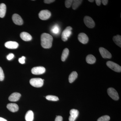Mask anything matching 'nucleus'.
Segmentation results:
<instances>
[{
    "mask_svg": "<svg viewBox=\"0 0 121 121\" xmlns=\"http://www.w3.org/2000/svg\"><path fill=\"white\" fill-rule=\"evenodd\" d=\"M101 0H95V2H96V4L98 6H99L101 4Z\"/></svg>",
    "mask_w": 121,
    "mask_h": 121,
    "instance_id": "nucleus-34",
    "label": "nucleus"
},
{
    "mask_svg": "<svg viewBox=\"0 0 121 121\" xmlns=\"http://www.w3.org/2000/svg\"><path fill=\"white\" fill-rule=\"evenodd\" d=\"M26 121H33L34 119V113L31 110H29L26 113L25 116Z\"/></svg>",
    "mask_w": 121,
    "mask_h": 121,
    "instance_id": "nucleus-18",
    "label": "nucleus"
},
{
    "mask_svg": "<svg viewBox=\"0 0 121 121\" xmlns=\"http://www.w3.org/2000/svg\"><path fill=\"white\" fill-rule=\"evenodd\" d=\"M41 45L44 48H49L52 45L53 37L50 34L43 33L41 36Z\"/></svg>",
    "mask_w": 121,
    "mask_h": 121,
    "instance_id": "nucleus-1",
    "label": "nucleus"
},
{
    "mask_svg": "<svg viewBox=\"0 0 121 121\" xmlns=\"http://www.w3.org/2000/svg\"><path fill=\"white\" fill-rule=\"evenodd\" d=\"M4 71L1 67H0V81H2L4 79Z\"/></svg>",
    "mask_w": 121,
    "mask_h": 121,
    "instance_id": "nucleus-28",
    "label": "nucleus"
},
{
    "mask_svg": "<svg viewBox=\"0 0 121 121\" xmlns=\"http://www.w3.org/2000/svg\"><path fill=\"white\" fill-rule=\"evenodd\" d=\"M44 80L40 78H33L30 80V83L32 86L36 87H40L43 86Z\"/></svg>",
    "mask_w": 121,
    "mask_h": 121,
    "instance_id": "nucleus-2",
    "label": "nucleus"
},
{
    "mask_svg": "<svg viewBox=\"0 0 121 121\" xmlns=\"http://www.w3.org/2000/svg\"><path fill=\"white\" fill-rule=\"evenodd\" d=\"M106 65L108 67L113 70L114 71L117 72H121V67L118 64L112 61H108L106 63Z\"/></svg>",
    "mask_w": 121,
    "mask_h": 121,
    "instance_id": "nucleus-4",
    "label": "nucleus"
},
{
    "mask_svg": "<svg viewBox=\"0 0 121 121\" xmlns=\"http://www.w3.org/2000/svg\"><path fill=\"white\" fill-rule=\"evenodd\" d=\"M113 40L115 43L118 47H121V36L120 35H117L114 36L113 38Z\"/></svg>",
    "mask_w": 121,
    "mask_h": 121,
    "instance_id": "nucleus-22",
    "label": "nucleus"
},
{
    "mask_svg": "<svg viewBox=\"0 0 121 121\" xmlns=\"http://www.w3.org/2000/svg\"><path fill=\"white\" fill-rule=\"evenodd\" d=\"M55 1V0H45L44 1V2L45 4H50L54 2Z\"/></svg>",
    "mask_w": 121,
    "mask_h": 121,
    "instance_id": "nucleus-32",
    "label": "nucleus"
},
{
    "mask_svg": "<svg viewBox=\"0 0 121 121\" xmlns=\"http://www.w3.org/2000/svg\"><path fill=\"white\" fill-rule=\"evenodd\" d=\"M7 108L9 110L13 112H17L19 110V107L15 103H9L7 105Z\"/></svg>",
    "mask_w": 121,
    "mask_h": 121,
    "instance_id": "nucleus-16",
    "label": "nucleus"
},
{
    "mask_svg": "<svg viewBox=\"0 0 121 121\" xmlns=\"http://www.w3.org/2000/svg\"><path fill=\"white\" fill-rule=\"evenodd\" d=\"M0 121H7L6 119H5L4 118H3L0 117Z\"/></svg>",
    "mask_w": 121,
    "mask_h": 121,
    "instance_id": "nucleus-35",
    "label": "nucleus"
},
{
    "mask_svg": "<svg viewBox=\"0 0 121 121\" xmlns=\"http://www.w3.org/2000/svg\"><path fill=\"white\" fill-rule=\"evenodd\" d=\"M110 119V117L108 115H104L100 117L98 119L97 121H109Z\"/></svg>",
    "mask_w": 121,
    "mask_h": 121,
    "instance_id": "nucleus-26",
    "label": "nucleus"
},
{
    "mask_svg": "<svg viewBox=\"0 0 121 121\" xmlns=\"http://www.w3.org/2000/svg\"><path fill=\"white\" fill-rule=\"evenodd\" d=\"M63 117L60 116H56L55 121H62Z\"/></svg>",
    "mask_w": 121,
    "mask_h": 121,
    "instance_id": "nucleus-31",
    "label": "nucleus"
},
{
    "mask_svg": "<svg viewBox=\"0 0 121 121\" xmlns=\"http://www.w3.org/2000/svg\"><path fill=\"white\" fill-rule=\"evenodd\" d=\"M78 111L75 109H72L70 111V115L69 117V121H75L79 115Z\"/></svg>",
    "mask_w": 121,
    "mask_h": 121,
    "instance_id": "nucleus-12",
    "label": "nucleus"
},
{
    "mask_svg": "<svg viewBox=\"0 0 121 121\" xmlns=\"http://www.w3.org/2000/svg\"><path fill=\"white\" fill-rule=\"evenodd\" d=\"M78 39L80 43L84 44H86L89 41V38L85 33H81L78 35Z\"/></svg>",
    "mask_w": 121,
    "mask_h": 121,
    "instance_id": "nucleus-11",
    "label": "nucleus"
},
{
    "mask_svg": "<svg viewBox=\"0 0 121 121\" xmlns=\"http://www.w3.org/2000/svg\"><path fill=\"white\" fill-rule=\"evenodd\" d=\"M88 1H89V2H93L94 1V0H89Z\"/></svg>",
    "mask_w": 121,
    "mask_h": 121,
    "instance_id": "nucleus-36",
    "label": "nucleus"
},
{
    "mask_svg": "<svg viewBox=\"0 0 121 121\" xmlns=\"http://www.w3.org/2000/svg\"><path fill=\"white\" fill-rule=\"evenodd\" d=\"M101 1L102 3L104 5H106L108 4V0H102Z\"/></svg>",
    "mask_w": 121,
    "mask_h": 121,
    "instance_id": "nucleus-33",
    "label": "nucleus"
},
{
    "mask_svg": "<svg viewBox=\"0 0 121 121\" xmlns=\"http://www.w3.org/2000/svg\"><path fill=\"white\" fill-rule=\"evenodd\" d=\"M72 29V27L71 26H68L65 30L63 31L62 33V39L63 41H67L68 37L70 36L72 34L71 30Z\"/></svg>",
    "mask_w": 121,
    "mask_h": 121,
    "instance_id": "nucleus-3",
    "label": "nucleus"
},
{
    "mask_svg": "<svg viewBox=\"0 0 121 121\" xmlns=\"http://www.w3.org/2000/svg\"><path fill=\"white\" fill-rule=\"evenodd\" d=\"M46 99L49 101H56L59 100V98L55 95H48L46 97Z\"/></svg>",
    "mask_w": 121,
    "mask_h": 121,
    "instance_id": "nucleus-25",
    "label": "nucleus"
},
{
    "mask_svg": "<svg viewBox=\"0 0 121 121\" xmlns=\"http://www.w3.org/2000/svg\"><path fill=\"white\" fill-rule=\"evenodd\" d=\"M21 97V94L19 93H14L9 96V99L12 102H16L20 99Z\"/></svg>",
    "mask_w": 121,
    "mask_h": 121,
    "instance_id": "nucleus-14",
    "label": "nucleus"
},
{
    "mask_svg": "<svg viewBox=\"0 0 121 121\" xmlns=\"http://www.w3.org/2000/svg\"><path fill=\"white\" fill-rule=\"evenodd\" d=\"M107 93L109 96L112 99L117 101L119 99V95L117 91L112 87H110L107 90Z\"/></svg>",
    "mask_w": 121,
    "mask_h": 121,
    "instance_id": "nucleus-5",
    "label": "nucleus"
},
{
    "mask_svg": "<svg viewBox=\"0 0 121 121\" xmlns=\"http://www.w3.org/2000/svg\"><path fill=\"white\" fill-rule=\"evenodd\" d=\"M84 22L86 26L89 28H93L95 26L94 21L91 17L88 16H86L84 17Z\"/></svg>",
    "mask_w": 121,
    "mask_h": 121,
    "instance_id": "nucleus-7",
    "label": "nucleus"
},
{
    "mask_svg": "<svg viewBox=\"0 0 121 121\" xmlns=\"http://www.w3.org/2000/svg\"><path fill=\"white\" fill-rule=\"evenodd\" d=\"M82 1V0H73L72 4V9L74 10H75L81 4Z\"/></svg>",
    "mask_w": 121,
    "mask_h": 121,
    "instance_id": "nucleus-23",
    "label": "nucleus"
},
{
    "mask_svg": "<svg viewBox=\"0 0 121 121\" xmlns=\"http://www.w3.org/2000/svg\"><path fill=\"white\" fill-rule=\"evenodd\" d=\"M86 62L89 64H92L96 62V58L93 55H89L87 56L86 58Z\"/></svg>",
    "mask_w": 121,
    "mask_h": 121,
    "instance_id": "nucleus-19",
    "label": "nucleus"
},
{
    "mask_svg": "<svg viewBox=\"0 0 121 121\" xmlns=\"http://www.w3.org/2000/svg\"><path fill=\"white\" fill-rule=\"evenodd\" d=\"M21 38L25 41H29L31 40L32 37L28 33L23 32L21 33L20 35Z\"/></svg>",
    "mask_w": 121,
    "mask_h": 121,
    "instance_id": "nucleus-15",
    "label": "nucleus"
},
{
    "mask_svg": "<svg viewBox=\"0 0 121 121\" xmlns=\"http://www.w3.org/2000/svg\"><path fill=\"white\" fill-rule=\"evenodd\" d=\"M73 0H67L65 1V5L66 7L68 8H69L71 7L72 5Z\"/></svg>",
    "mask_w": 121,
    "mask_h": 121,
    "instance_id": "nucleus-27",
    "label": "nucleus"
},
{
    "mask_svg": "<svg viewBox=\"0 0 121 121\" xmlns=\"http://www.w3.org/2000/svg\"><path fill=\"white\" fill-rule=\"evenodd\" d=\"M78 76V74L76 71H73L69 76V81L70 83L73 82Z\"/></svg>",
    "mask_w": 121,
    "mask_h": 121,
    "instance_id": "nucleus-20",
    "label": "nucleus"
},
{
    "mask_svg": "<svg viewBox=\"0 0 121 121\" xmlns=\"http://www.w3.org/2000/svg\"><path fill=\"white\" fill-rule=\"evenodd\" d=\"M14 55L13 53H10L7 56V58L8 60H11L14 58Z\"/></svg>",
    "mask_w": 121,
    "mask_h": 121,
    "instance_id": "nucleus-30",
    "label": "nucleus"
},
{
    "mask_svg": "<svg viewBox=\"0 0 121 121\" xmlns=\"http://www.w3.org/2000/svg\"><path fill=\"white\" fill-rule=\"evenodd\" d=\"M60 28L58 25H55L52 27L51 29L52 32L55 35H58L60 32Z\"/></svg>",
    "mask_w": 121,
    "mask_h": 121,
    "instance_id": "nucleus-24",
    "label": "nucleus"
},
{
    "mask_svg": "<svg viewBox=\"0 0 121 121\" xmlns=\"http://www.w3.org/2000/svg\"><path fill=\"white\" fill-rule=\"evenodd\" d=\"M99 51L101 55L104 58L110 59L112 57V55L105 48L102 47L99 48Z\"/></svg>",
    "mask_w": 121,
    "mask_h": 121,
    "instance_id": "nucleus-9",
    "label": "nucleus"
},
{
    "mask_svg": "<svg viewBox=\"0 0 121 121\" xmlns=\"http://www.w3.org/2000/svg\"><path fill=\"white\" fill-rule=\"evenodd\" d=\"M69 50L68 48H65L63 51L61 56V60L63 62H64L67 58L69 55Z\"/></svg>",
    "mask_w": 121,
    "mask_h": 121,
    "instance_id": "nucleus-21",
    "label": "nucleus"
},
{
    "mask_svg": "<svg viewBox=\"0 0 121 121\" xmlns=\"http://www.w3.org/2000/svg\"><path fill=\"white\" fill-rule=\"evenodd\" d=\"M51 13L48 10H42L39 13V17L40 19L45 20L48 19L51 17Z\"/></svg>",
    "mask_w": 121,
    "mask_h": 121,
    "instance_id": "nucleus-6",
    "label": "nucleus"
},
{
    "mask_svg": "<svg viewBox=\"0 0 121 121\" xmlns=\"http://www.w3.org/2000/svg\"><path fill=\"white\" fill-rule=\"evenodd\" d=\"M5 46L9 49H16L18 48L19 44L16 41H9L5 43Z\"/></svg>",
    "mask_w": 121,
    "mask_h": 121,
    "instance_id": "nucleus-13",
    "label": "nucleus"
},
{
    "mask_svg": "<svg viewBox=\"0 0 121 121\" xmlns=\"http://www.w3.org/2000/svg\"><path fill=\"white\" fill-rule=\"evenodd\" d=\"M45 68L42 66L36 67L33 68L31 70L32 73L35 75H40L45 73Z\"/></svg>",
    "mask_w": 121,
    "mask_h": 121,
    "instance_id": "nucleus-8",
    "label": "nucleus"
},
{
    "mask_svg": "<svg viewBox=\"0 0 121 121\" xmlns=\"http://www.w3.org/2000/svg\"><path fill=\"white\" fill-rule=\"evenodd\" d=\"M26 58L24 56H22L21 58L19 59V61L21 64H24L25 63V60Z\"/></svg>",
    "mask_w": 121,
    "mask_h": 121,
    "instance_id": "nucleus-29",
    "label": "nucleus"
},
{
    "mask_svg": "<svg viewBox=\"0 0 121 121\" xmlns=\"http://www.w3.org/2000/svg\"><path fill=\"white\" fill-rule=\"evenodd\" d=\"M12 20L13 23L17 25H21L23 23V21L22 17L18 14H13V15Z\"/></svg>",
    "mask_w": 121,
    "mask_h": 121,
    "instance_id": "nucleus-10",
    "label": "nucleus"
},
{
    "mask_svg": "<svg viewBox=\"0 0 121 121\" xmlns=\"http://www.w3.org/2000/svg\"><path fill=\"white\" fill-rule=\"evenodd\" d=\"M6 6L4 4H0V17L3 18L5 16L6 12Z\"/></svg>",
    "mask_w": 121,
    "mask_h": 121,
    "instance_id": "nucleus-17",
    "label": "nucleus"
}]
</instances>
